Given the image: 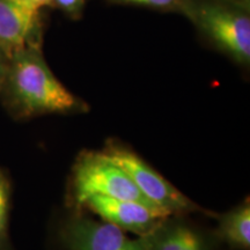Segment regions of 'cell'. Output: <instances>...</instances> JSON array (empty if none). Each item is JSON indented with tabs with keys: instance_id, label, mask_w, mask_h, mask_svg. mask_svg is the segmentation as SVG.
<instances>
[{
	"instance_id": "cell-7",
	"label": "cell",
	"mask_w": 250,
	"mask_h": 250,
	"mask_svg": "<svg viewBox=\"0 0 250 250\" xmlns=\"http://www.w3.org/2000/svg\"><path fill=\"white\" fill-rule=\"evenodd\" d=\"M41 12L20 0H0V48L8 56L28 46H41Z\"/></svg>"
},
{
	"instance_id": "cell-14",
	"label": "cell",
	"mask_w": 250,
	"mask_h": 250,
	"mask_svg": "<svg viewBox=\"0 0 250 250\" xmlns=\"http://www.w3.org/2000/svg\"><path fill=\"white\" fill-rule=\"evenodd\" d=\"M8 58L9 56L6 54L4 50L0 48V83H1L2 78H4L6 67H7Z\"/></svg>"
},
{
	"instance_id": "cell-2",
	"label": "cell",
	"mask_w": 250,
	"mask_h": 250,
	"mask_svg": "<svg viewBox=\"0 0 250 250\" xmlns=\"http://www.w3.org/2000/svg\"><path fill=\"white\" fill-rule=\"evenodd\" d=\"M219 49L234 61H250V19L243 9L218 0H184L181 8Z\"/></svg>"
},
{
	"instance_id": "cell-9",
	"label": "cell",
	"mask_w": 250,
	"mask_h": 250,
	"mask_svg": "<svg viewBox=\"0 0 250 250\" xmlns=\"http://www.w3.org/2000/svg\"><path fill=\"white\" fill-rule=\"evenodd\" d=\"M152 250H208L206 241L184 224L167 225L159 230Z\"/></svg>"
},
{
	"instance_id": "cell-5",
	"label": "cell",
	"mask_w": 250,
	"mask_h": 250,
	"mask_svg": "<svg viewBox=\"0 0 250 250\" xmlns=\"http://www.w3.org/2000/svg\"><path fill=\"white\" fill-rule=\"evenodd\" d=\"M158 232L131 239L115 225L77 213L61 225L58 239L65 250H152Z\"/></svg>"
},
{
	"instance_id": "cell-8",
	"label": "cell",
	"mask_w": 250,
	"mask_h": 250,
	"mask_svg": "<svg viewBox=\"0 0 250 250\" xmlns=\"http://www.w3.org/2000/svg\"><path fill=\"white\" fill-rule=\"evenodd\" d=\"M218 235L236 249L250 248V205L248 201L220 218Z\"/></svg>"
},
{
	"instance_id": "cell-13",
	"label": "cell",
	"mask_w": 250,
	"mask_h": 250,
	"mask_svg": "<svg viewBox=\"0 0 250 250\" xmlns=\"http://www.w3.org/2000/svg\"><path fill=\"white\" fill-rule=\"evenodd\" d=\"M26 7L30 8L31 11L41 12V9L52 4V0H20Z\"/></svg>"
},
{
	"instance_id": "cell-1",
	"label": "cell",
	"mask_w": 250,
	"mask_h": 250,
	"mask_svg": "<svg viewBox=\"0 0 250 250\" xmlns=\"http://www.w3.org/2000/svg\"><path fill=\"white\" fill-rule=\"evenodd\" d=\"M0 98L17 120L70 114L85 108V103L52 73L41 46H28L9 56L0 83Z\"/></svg>"
},
{
	"instance_id": "cell-3",
	"label": "cell",
	"mask_w": 250,
	"mask_h": 250,
	"mask_svg": "<svg viewBox=\"0 0 250 250\" xmlns=\"http://www.w3.org/2000/svg\"><path fill=\"white\" fill-rule=\"evenodd\" d=\"M92 196L126 199L160 210L139 191L129 175L102 151L83 152L72 169L71 202L78 208H81L86 199Z\"/></svg>"
},
{
	"instance_id": "cell-4",
	"label": "cell",
	"mask_w": 250,
	"mask_h": 250,
	"mask_svg": "<svg viewBox=\"0 0 250 250\" xmlns=\"http://www.w3.org/2000/svg\"><path fill=\"white\" fill-rule=\"evenodd\" d=\"M130 176L139 191L168 215L201 211V208L168 182L131 149L109 142L102 151Z\"/></svg>"
},
{
	"instance_id": "cell-11",
	"label": "cell",
	"mask_w": 250,
	"mask_h": 250,
	"mask_svg": "<svg viewBox=\"0 0 250 250\" xmlns=\"http://www.w3.org/2000/svg\"><path fill=\"white\" fill-rule=\"evenodd\" d=\"M115 4L123 5H140L146 7L158 9H180L182 8L184 0H109Z\"/></svg>"
},
{
	"instance_id": "cell-6",
	"label": "cell",
	"mask_w": 250,
	"mask_h": 250,
	"mask_svg": "<svg viewBox=\"0 0 250 250\" xmlns=\"http://www.w3.org/2000/svg\"><path fill=\"white\" fill-rule=\"evenodd\" d=\"M81 208H86L105 223L115 225L124 232L133 233L137 236H147L156 233L169 218L164 211L142 203L104 196L89 197Z\"/></svg>"
},
{
	"instance_id": "cell-12",
	"label": "cell",
	"mask_w": 250,
	"mask_h": 250,
	"mask_svg": "<svg viewBox=\"0 0 250 250\" xmlns=\"http://www.w3.org/2000/svg\"><path fill=\"white\" fill-rule=\"evenodd\" d=\"M86 0H52V4H55L62 11L67 14H77L83 8Z\"/></svg>"
},
{
	"instance_id": "cell-10",
	"label": "cell",
	"mask_w": 250,
	"mask_h": 250,
	"mask_svg": "<svg viewBox=\"0 0 250 250\" xmlns=\"http://www.w3.org/2000/svg\"><path fill=\"white\" fill-rule=\"evenodd\" d=\"M9 184L0 173V250H12L8 237Z\"/></svg>"
}]
</instances>
